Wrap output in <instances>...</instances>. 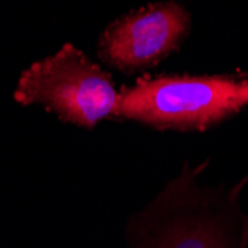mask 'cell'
Listing matches in <instances>:
<instances>
[{
    "instance_id": "cell-3",
    "label": "cell",
    "mask_w": 248,
    "mask_h": 248,
    "mask_svg": "<svg viewBox=\"0 0 248 248\" xmlns=\"http://www.w3.org/2000/svg\"><path fill=\"white\" fill-rule=\"evenodd\" d=\"M118 97L110 76L72 43L31 64L14 93L22 106L42 104L64 122L88 129L113 115Z\"/></svg>"
},
{
    "instance_id": "cell-2",
    "label": "cell",
    "mask_w": 248,
    "mask_h": 248,
    "mask_svg": "<svg viewBox=\"0 0 248 248\" xmlns=\"http://www.w3.org/2000/svg\"><path fill=\"white\" fill-rule=\"evenodd\" d=\"M245 80L226 76H161L119 91L113 115L162 129H205L239 111Z\"/></svg>"
},
{
    "instance_id": "cell-5",
    "label": "cell",
    "mask_w": 248,
    "mask_h": 248,
    "mask_svg": "<svg viewBox=\"0 0 248 248\" xmlns=\"http://www.w3.org/2000/svg\"><path fill=\"white\" fill-rule=\"evenodd\" d=\"M245 101L248 104V80H245Z\"/></svg>"
},
{
    "instance_id": "cell-4",
    "label": "cell",
    "mask_w": 248,
    "mask_h": 248,
    "mask_svg": "<svg viewBox=\"0 0 248 248\" xmlns=\"http://www.w3.org/2000/svg\"><path fill=\"white\" fill-rule=\"evenodd\" d=\"M189 29L190 15L182 5L155 3L111 22L98 52L106 64L126 73L150 69L178 48Z\"/></svg>"
},
{
    "instance_id": "cell-1",
    "label": "cell",
    "mask_w": 248,
    "mask_h": 248,
    "mask_svg": "<svg viewBox=\"0 0 248 248\" xmlns=\"http://www.w3.org/2000/svg\"><path fill=\"white\" fill-rule=\"evenodd\" d=\"M205 167L185 164L182 174L129 217V248H248V214L241 208L248 177L232 187H207L198 182Z\"/></svg>"
}]
</instances>
